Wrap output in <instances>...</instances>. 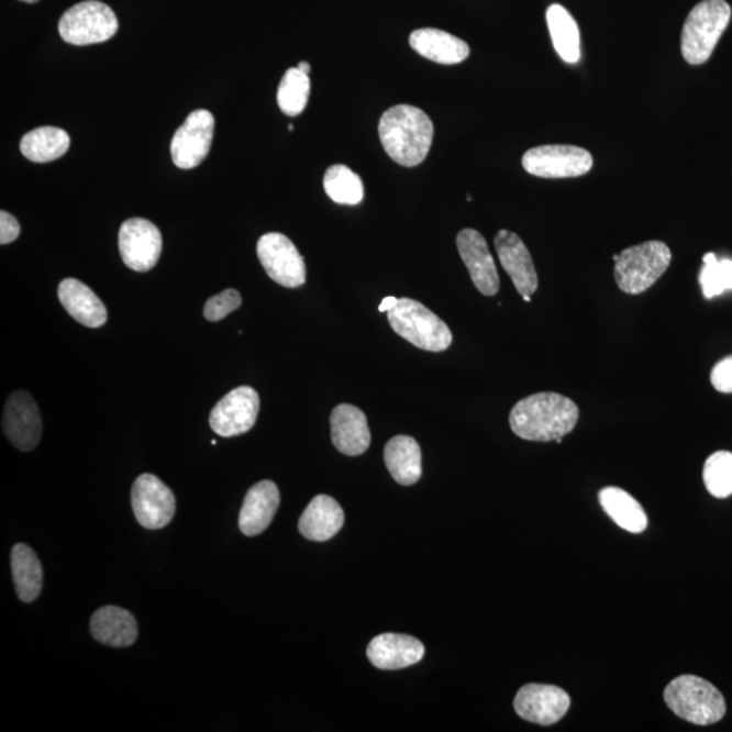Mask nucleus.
I'll return each mask as SVG.
<instances>
[{
    "mask_svg": "<svg viewBox=\"0 0 732 732\" xmlns=\"http://www.w3.org/2000/svg\"><path fill=\"white\" fill-rule=\"evenodd\" d=\"M579 420L578 406L555 392L521 399L510 412V428L522 440L550 443L573 432Z\"/></svg>",
    "mask_w": 732,
    "mask_h": 732,
    "instance_id": "nucleus-1",
    "label": "nucleus"
},
{
    "mask_svg": "<svg viewBox=\"0 0 732 732\" xmlns=\"http://www.w3.org/2000/svg\"><path fill=\"white\" fill-rule=\"evenodd\" d=\"M379 136L389 158L400 166L415 167L432 148L434 125L422 109L398 104L381 115Z\"/></svg>",
    "mask_w": 732,
    "mask_h": 732,
    "instance_id": "nucleus-2",
    "label": "nucleus"
},
{
    "mask_svg": "<svg viewBox=\"0 0 732 732\" xmlns=\"http://www.w3.org/2000/svg\"><path fill=\"white\" fill-rule=\"evenodd\" d=\"M664 699L678 718L697 725L718 723L728 711L723 695L705 678L690 674L673 679Z\"/></svg>",
    "mask_w": 732,
    "mask_h": 732,
    "instance_id": "nucleus-3",
    "label": "nucleus"
},
{
    "mask_svg": "<svg viewBox=\"0 0 732 732\" xmlns=\"http://www.w3.org/2000/svg\"><path fill=\"white\" fill-rule=\"evenodd\" d=\"M730 20L731 8L724 0H705L695 5L683 27L684 59L691 66H700L710 60Z\"/></svg>",
    "mask_w": 732,
    "mask_h": 732,
    "instance_id": "nucleus-4",
    "label": "nucleus"
},
{
    "mask_svg": "<svg viewBox=\"0 0 732 732\" xmlns=\"http://www.w3.org/2000/svg\"><path fill=\"white\" fill-rule=\"evenodd\" d=\"M672 252L666 243L650 241L614 255V280L624 293L639 295L659 280L669 269Z\"/></svg>",
    "mask_w": 732,
    "mask_h": 732,
    "instance_id": "nucleus-5",
    "label": "nucleus"
},
{
    "mask_svg": "<svg viewBox=\"0 0 732 732\" xmlns=\"http://www.w3.org/2000/svg\"><path fill=\"white\" fill-rule=\"evenodd\" d=\"M387 317L395 333L422 351L440 353L452 345L451 329L420 301L399 299Z\"/></svg>",
    "mask_w": 732,
    "mask_h": 732,
    "instance_id": "nucleus-6",
    "label": "nucleus"
},
{
    "mask_svg": "<svg viewBox=\"0 0 732 732\" xmlns=\"http://www.w3.org/2000/svg\"><path fill=\"white\" fill-rule=\"evenodd\" d=\"M119 21L108 4L87 0L63 14L59 33L66 43L77 46L101 44L115 36Z\"/></svg>",
    "mask_w": 732,
    "mask_h": 732,
    "instance_id": "nucleus-7",
    "label": "nucleus"
},
{
    "mask_svg": "<svg viewBox=\"0 0 732 732\" xmlns=\"http://www.w3.org/2000/svg\"><path fill=\"white\" fill-rule=\"evenodd\" d=\"M522 167L534 177L574 178L591 170L592 156L577 145H539L522 156Z\"/></svg>",
    "mask_w": 732,
    "mask_h": 732,
    "instance_id": "nucleus-8",
    "label": "nucleus"
},
{
    "mask_svg": "<svg viewBox=\"0 0 732 732\" xmlns=\"http://www.w3.org/2000/svg\"><path fill=\"white\" fill-rule=\"evenodd\" d=\"M260 265L273 281L285 288H299L306 284L304 258L288 236L270 232L260 236L257 244Z\"/></svg>",
    "mask_w": 732,
    "mask_h": 732,
    "instance_id": "nucleus-9",
    "label": "nucleus"
},
{
    "mask_svg": "<svg viewBox=\"0 0 732 732\" xmlns=\"http://www.w3.org/2000/svg\"><path fill=\"white\" fill-rule=\"evenodd\" d=\"M132 509L138 524L149 531H158L174 519L176 497L158 476L143 474L132 487Z\"/></svg>",
    "mask_w": 732,
    "mask_h": 732,
    "instance_id": "nucleus-10",
    "label": "nucleus"
},
{
    "mask_svg": "<svg viewBox=\"0 0 732 732\" xmlns=\"http://www.w3.org/2000/svg\"><path fill=\"white\" fill-rule=\"evenodd\" d=\"M259 406V395L254 388L237 387L213 407L209 415V425L222 437H236L254 428Z\"/></svg>",
    "mask_w": 732,
    "mask_h": 732,
    "instance_id": "nucleus-11",
    "label": "nucleus"
},
{
    "mask_svg": "<svg viewBox=\"0 0 732 732\" xmlns=\"http://www.w3.org/2000/svg\"><path fill=\"white\" fill-rule=\"evenodd\" d=\"M163 247L162 234L154 223L133 218L122 223L119 248L124 263L135 271H149L158 264Z\"/></svg>",
    "mask_w": 732,
    "mask_h": 732,
    "instance_id": "nucleus-12",
    "label": "nucleus"
},
{
    "mask_svg": "<svg viewBox=\"0 0 732 732\" xmlns=\"http://www.w3.org/2000/svg\"><path fill=\"white\" fill-rule=\"evenodd\" d=\"M214 118L208 110H195L178 127L171 141L174 165L182 170L195 168L207 158L213 142Z\"/></svg>",
    "mask_w": 732,
    "mask_h": 732,
    "instance_id": "nucleus-13",
    "label": "nucleus"
},
{
    "mask_svg": "<svg viewBox=\"0 0 732 732\" xmlns=\"http://www.w3.org/2000/svg\"><path fill=\"white\" fill-rule=\"evenodd\" d=\"M3 432L16 450L31 452L36 447L43 433V421L38 406L31 393L14 391L4 404Z\"/></svg>",
    "mask_w": 732,
    "mask_h": 732,
    "instance_id": "nucleus-14",
    "label": "nucleus"
},
{
    "mask_svg": "<svg viewBox=\"0 0 732 732\" xmlns=\"http://www.w3.org/2000/svg\"><path fill=\"white\" fill-rule=\"evenodd\" d=\"M572 706L567 691L554 685L528 684L514 699V710L520 718L540 725H552L563 718Z\"/></svg>",
    "mask_w": 732,
    "mask_h": 732,
    "instance_id": "nucleus-15",
    "label": "nucleus"
},
{
    "mask_svg": "<svg viewBox=\"0 0 732 732\" xmlns=\"http://www.w3.org/2000/svg\"><path fill=\"white\" fill-rule=\"evenodd\" d=\"M499 263L513 281L522 298L532 296L539 288V276L531 253L514 232L501 230L493 237Z\"/></svg>",
    "mask_w": 732,
    "mask_h": 732,
    "instance_id": "nucleus-16",
    "label": "nucleus"
},
{
    "mask_svg": "<svg viewBox=\"0 0 732 732\" xmlns=\"http://www.w3.org/2000/svg\"><path fill=\"white\" fill-rule=\"evenodd\" d=\"M458 254L466 264L476 289L485 296H496L499 290V276L487 242L480 232L466 229L457 235Z\"/></svg>",
    "mask_w": 732,
    "mask_h": 732,
    "instance_id": "nucleus-17",
    "label": "nucleus"
},
{
    "mask_svg": "<svg viewBox=\"0 0 732 732\" xmlns=\"http://www.w3.org/2000/svg\"><path fill=\"white\" fill-rule=\"evenodd\" d=\"M366 655L377 669L400 670L421 662L425 646L417 637L382 633L369 643Z\"/></svg>",
    "mask_w": 732,
    "mask_h": 732,
    "instance_id": "nucleus-18",
    "label": "nucleus"
},
{
    "mask_svg": "<svg viewBox=\"0 0 732 732\" xmlns=\"http://www.w3.org/2000/svg\"><path fill=\"white\" fill-rule=\"evenodd\" d=\"M331 440L346 456L363 455L370 445V430L366 417L353 404L336 406L330 417Z\"/></svg>",
    "mask_w": 732,
    "mask_h": 732,
    "instance_id": "nucleus-19",
    "label": "nucleus"
},
{
    "mask_svg": "<svg viewBox=\"0 0 732 732\" xmlns=\"http://www.w3.org/2000/svg\"><path fill=\"white\" fill-rule=\"evenodd\" d=\"M278 507L280 491L275 481L263 480L249 488L240 513V529L244 536H258L265 532L275 519Z\"/></svg>",
    "mask_w": 732,
    "mask_h": 732,
    "instance_id": "nucleus-20",
    "label": "nucleus"
},
{
    "mask_svg": "<svg viewBox=\"0 0 732 732\" xmlns=\"http://www.w3.org/2000/svg\"><path fill=\"white\" fill-rule=\"evenodd\" d=\"M57 296H59L64 310L86 328L98 329L107 323L108 311L103 301L98 298L95 290L77 278L63 280Z\"/></svg>",
    "mask_w": 732,
    "mask_h": 732,
    "instance_id": "nucleus-21",
    "label": "nucleus"
},
{
    "mask_svg": "<svg viewBox=\"0 0 732 732\" xmlns=\"http://www.w3.org/2000/svg\"><path fill=\"white\" fill-rule=\"evenodd\" d=\"M90 631L98 643L118 648L132 646L138 635L135 615L113 606L100 608L92 614Z\"/></svg>",
    "mask_w": 732,
    "mask_h": 732,
    "instance_id": "nucleus-22",
    "label": "nucleus"
},
{
    "mask_svg": "<svg viewBox=\"0 0 732 732\" xmlns=\"http://www.w3.org/2000/svg\"><path fill=\"white\" fill-rule=\"evenodd\" d=\"M345 524V513L341 504L329 496H317L301 514L299 531L311 542H328Z\"/></svg>",
    "mask_w": 732,
    "mask_h": 732,
    "instance_id": "nucleus-23",
    "label": "nucleus"
},
{
    "mask_svg": "<svg viewBox=\"0 0 732 732\" xmlns=\"http://www.w3.org/2000/svg\"><path fill=\"white\" fill-rule=\"evenodd\" d=\"M411 48L425 59L444 66L463 63L469 56L466 41L439 29H418L410 36Z\"/></svg>",
    "mask_w": 732,
    "mask_h": 732,
    "instance_id": "nucleus-24",
    "label": "nucleus"
},
{
    "mask_svg": "<svg viewBox=\"0 0 732 732\" xmlns=\"http://www.w3.org/2000/svg\"><path fill=\"white\" fill-rule=\"evenodd\" d=\"M386 466L397 484L415 485L422 476V452L420 444L410 435H397L385 447Z\"/></svg>",
    "mask_w": 732,
    "mask_h": 732,
    "instance_id": "nucleus-25",
    "label": "nucleus"
},
{
    "mask_svg": "<svg viewBox=\"0 0 732 732\" xmlns=\"http://www.w3.org/2000/svg\"><path fill=\"white\" fill-rule=\"evenodd\" d=\"M10 562L20 600L23 602L37 600L44 583L43 566H41L37 555L26 544L20 543L15 544L11 551Z\"/></svg>",
    "mask_w": 732,
    "mask_h": 732,
    "instance_id": "nucleus-26",
    "label": "nucleus"
},
{
    "mask_svg": "<svg viewBox=\"0 0 732 732\" xmlns=\"http://www.w3.org/2000/svg\"><path fill=\"white\" fill-rule=\"evenodd\" d=\"M598 499L610 519L624 531L641 533L647 528V515L631 493L619 487H606L598 493Z\"/></svg>",
    "mask_w": 732,
    "mask_h": 732,
    "instance_id": "nucleus-27",
    "label": "nucleus"
},
{
    "mask_svg": "<svg viewBox=\"0 0 732 732\" xmlns=\"http://www.w3.org/2000/svg\"><path fill=\"white\" fill-rule=\"evenodd\" d=\"M547 23L552 44L563 62L578 63L580 59V34L577 21L561 4H551Z\"/></svg>",
    "mask_w": 732,
    "mask_h": 732,
    "instance_id": "nucleus-28",
    "label": "nucleus"
},
{
    "mask_svg": "<svg viewBox=\"0 0 732 732\" xmlns=\"http://www.w3.org/2000/svg\"><path fill=\"white\" fill-rule=\"evenodd\" d=\"M69 144L71 138L62 127L41 126L22 137L21 153L29 160L46 163L66 155Z\"/></svg>",
    "mask_w": 732,
    "mask_h": 732,
    "instance_id": "nucleus-29",
    "label": "nucleus"
},
{
    "mask_svg": "<svg viewBox=\"0 0 732 732\" xmlns=\"http://www.w3.org/2000/svg\"><path fill=\"white\" fill-rule=\"evenodd\" d=\"M325 195L341 206H358L364 200V184L357 173L344 165H334L324 174Z\"/></svg>",
    "mask_w": 732,
    "mask_h": 732,
    "instance_id": "nucleus-30",
    "label": "nucleus"
},
{
    "mask_svg": "<svg viewBox=\"0 0 732 732\" xmlns=\"http://www.w3.org/2000/svg\"><path fill=\"white\" fill-rule=\"evenodd\" d=\"M310 75L301 73L298 67L289 68L278 87V107L282 113L295 118L304 112L308 100H310Z\"/></svg>",
    "mask_w": 732,
    "mask_h": 732,
    "instance_id": "nucleus-31",
    "label": "nucleus"
},
{
    "mask_svg": "<svg viewBox=\"0 0 732 732\" xmlns=\"http://www.w3.org/2000/svg\"><path fill=\"white\" fill-rule=\"evenodd\" d=\"M702 479L712 497L724 499L732 496V453L720 451L708 457Z\"/></svg>",
    "mask_w": 732,
    "mask_h": 732,
    "instance_id": "nucleus-32",
    "label": "nucleus"
},
{
    "mask_svg": "<svg viewBox=\"0 0 732 732\" xmlns=\"http://www.w3.org/2000/svg\"><path fill=\"white\" fill-rule=\"evenodd\" d=\"M700 285L707 299L722 295L724 290L732 289V260H719L717 255L708 253L702 257Z\"/></svg>",
    "mask_w": 732,
    "mask_h": 732,
    "instance_id": "nucleus-33",
    "label": "nucleus"
},
{
    "mask_svg": "<svg viewBox=\"0 0 732 732\" xmlns=\"http://www.w3.org/2000/svg\"><path fill=\"white\" fill-rule=\"evenodd\" d=\"M242 306V296L236 289H225L222 293L212 296L203 307V317L209 322L223 321L231 312Z\"/></svg>",
    "mask_w": 732,
    "mask_h": 732,
    "instance_id": "nucleus-34",
    "label": "nucleus"
},
{
    "mask_svg": "<svg viewBox=\"0 0 732 732\" xmlns=\"http://www.w3.org/2000/svg\"><path fill=\"white\" fill-rule=\"evenodd\" d=\"M711 382L717 391L732 393V356L714 365Z\"/></svg>",
    "mask_w": 732,
    "mask_h": 732,
    "instance_id": "nucleus-35",
    "label": "nucleus"
},
{
    "mask_svg": "<svg viewBox=\"0 0 732 732\" xmlns=\"http://www.w3.org/2000/svg\"><path fill=\"white\" fill-rule=\"evenodd\" d=\"M21 226L13 214L0 212V244H9L20 236Z\"/></svg>",
    "mask_w": 732,
    "mask_h": 732,
    "instance_id": "nucleus-36",
    "label": "nucleus"
},
{
    "mask_svg": "<svg viewBox=\"0 0 732 732\" xmlns=\"http://www.w3.org/2000/svg\"><path fill=\"white\" fill-rule=\"evenodd\" d=\"M397 298H393V296H388L385 300L381 301V304L379 307L380 312H388L391 311L395 306L398 304Z\"/></svg>",
    "mask_w": 732,
    "mask_h": 732,
    "instance_id": "nucleus-37",
    "label": "nucleus"
},
{
    "mask_svg": "<svg viewBox=\"0 0 732 732\" xmlns=\"http://www.w3.org/2000/svg\"><path fill=\"white\" fill-rule=\"evenodd\" d=\"M298 68L300 69L301 73H304V74H307V75H310V73H311V66H310V63H307V62H300V63L298 64Z\"/></svg>",
    "mask_w": 732,
    "mask_h": 732,
    "instance_id": "nucleus-38",
    "label": "nucleus"
},
{
    "mask_svg": "<svg viewBox=\"0 0 732 732\" xmlns=\"http://www.w3.org/2000/svg\"><path fill=\"white\" fill-rule=\"evenodd\" d=\"M21 2H25V3H29V4H33V3H37L38 0H21Z\"/></svg>",
    "mask_w": 732,
    "mask_h": 732,
    "instance_id": "nucleus-39",
    "label": "nucleus"
},
{
    "mask_svg": "<svg viewBox=\"0 0 732 732\" xmlns=\"http://www.w3.org/2000/svg\"><path fill=\"white\" fill-rule=\"evenodd\" d=\"M524 300L526 301V303H529V301L532 300V296H524Z\"/></svg>",
    "mask_w": 732,
    "mask_h": 732,
    "instance_id": "nucleus-40",
    "label": "nucleus"
}]
</instances>
